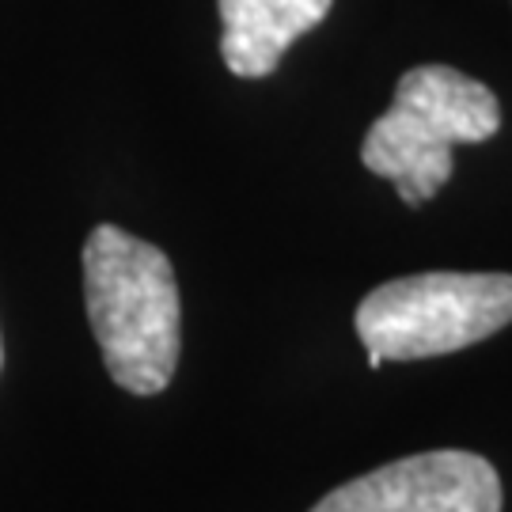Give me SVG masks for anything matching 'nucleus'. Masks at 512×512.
Wrapping results in <instances>:
<instances>
[{
	"instance_id": "nucleus-4",
	"label": "nucleus",
	"mask_w": 512,
	"mask_h": 512,
	"mask_svg": "<svg viewBox=\"0 0 512 512\" xmlns=\"http://www.w3.org/2000/svg\"><path fill=\"white\" fill-rule=\"evenodd\" d=\"M501 478L475 452H421L330 490L311 512H501Z\"/></svg>"
},
{
	"instance_id": "nucleus-5",
	"label": "nucleus",
	"mask_w": 512,
	"mask_h": 512,
	"mask_svg": "<svg viewBox=\"0 0 512 512\" xmlns=\"http://www.w3.org/2000/svg\"><path fill=\"white\" fill-rule=\"evenodd\" d=\"M334 0H217L220 57L239 80L274 76L285 50L330 16Z\"/></svg>"
},
{
	"instance_id": "nucleus-3",
	"label": "nucleus",
	"mask_w": 512,
	"mask_h": 512,
	"mask_svg": "<svg viewBox=\"0 0 512 512\" xmlns=\"http://www.w3.org/2000/svg\"><path fill=\"white\" fill-rule=\"evenodd\" d=\"M512 323V274H410L384 281L357 304L353 327L368 365L429 361L494 338Z\"/></svg>"
},
{
	"instance_id": "nucleus-2",
	"label": "nucleus",
	"mask_w": 512,
	"mask_h": 512,
	"mask_svg": "<svg viewBox=\"0 0 512 512\" xmlns=\"http://www.w3.org/2000/svg\"><path fill=\"white\" fill-rule=\"evenodd\" d=\"M501 129L497 95L452 65L399 76L391 107L361 141V164L399 190L406 205L433 202L456 171V145H482Z\"/></svg>"
},
{
	"instance_id": "nucleus-6",
	"label": "nucleus",
	"mask_w": 512,
	"mask_h": 512,
	"mask_svg": "<svg viewBox=\"0 0 512 512\" xmlns=\"http://www.w3.org/2000/svg\"><path fill=\"white\" fill-rule=\"evenodd\" d=\"M0 365H4V349H0Z\"/></svg>"
},
{
	"instance_id": "nucleus-1",
	"label": "nucleus",
	"mask_w": 512,
	"mask_h": 512,
	"mask_svg": "<svg viewBox=\"0 0 512 512\" xmlns=\"http://www.w3.org/2000/svg\"><path fill=\"white\" fill-rule=\"evenodd\" d=\"M84 304L110 380L129 395H160L183 349L171 258L118 224H99L84 239Z\"/></svg>"
}]
</instances>
